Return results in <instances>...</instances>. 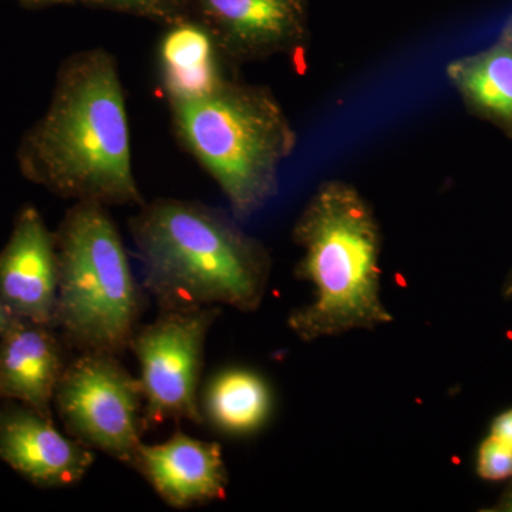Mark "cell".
Masks as SVG:
<instances>
[{
    "mask_svg": "<svg viewBox=\"0 0 512 512\" xmlns=\"http://www.w3.org/2000/svg\"><path fill=\"white\" fill-rule=\"evenodd\" d=\"M20 173L66 200L146 204L131 158L126 97L104 49L76 53L57 73L52 100L18 148Z\"/></svg>",
    "mask_w": 512,
    "mask_h": 512,
    "instance_id": "6da1fadb",
    "label": "cell"
},
{
    "mask_svg": "<svg viewBox=\"0 0 512 512\" xmlns=\"http://www.w3.org/2000/svg\"><path fill=\"white\" fill-rule=\"evenodd\" d=\"M128 227L160 311L224 305L251 313L264 302L271 256L225 212L160 198L141 205Z\"/></svg>",
    "mask_w": 512,
    "mask_h": 512,
    "instance_id": "7a4b0ae2",
    "label": "cell"
},
{
    "mask_svg": "<svg viewBox=\"0 0 512 512\" xmlns=\"http://www.w3.org/2000/svg\"><path fill=\"white\" fill-rule=\"evenodd\" d=\"M293 239L302 249L296 278L311 291L288 318L296 338L312 343L393 322L382 296V232L353 185H320L299 215Z\"/></svg>",
    "mask_w": 512,
    "mask_h": 512,
    "instance_id": "3957f363",
    "label": "cell"
},
{
    "mask_svg": "<svg viewBox=\"0 0 512 512\" xmlns=\"http://www.w3.org/2000/svg\"><path fill=\"white\" fill-rule=\"evenodd\" d=\"M178 136L245 220L278 192L296 133L274 94L227 80L200 99L170 101Z\"/></svg>",
    "mask_w": 512,
    "mask_h": 512,
    "instance_id": "277c9868",
    "label": "cell"
},
{
    "mask_svg": "<svg viewBox=\"0 0 512 512\" xmlns=\"http://www.w3.org/2000/svg\"><path fill=\"white\" fill-rule=\"evenodd\" d=\"M104 205L79 201L55 232V329L67 348L120 356L136 335L143 296Z\"/></svg>",
    "mask_w": 512,
    "mask_h": 512,
    "instance_id": "5b68a950",
    "label": "cell"
},
{
    "mask_svg": "<svg viewBox=\"0 0 512 512\" xmlns=\"http://www.w3.org/2000/svg\"><path fill=\"white\" fill-rule=\"evenodd\" d=\"M53 404L70 437L131 467L146 431L144 392L119 356L82 352L69 360Z\"/></svg>",
    "mask_w": 512,
    "mask_h": 512,
    "instance_id": "8992f818",
    "label": "cell"
},
{
    "mask_svg": "<svg viewBox=\"0 0 512 512\" xmlns=\"http://www.w3.org/2000/svg\"><path fill=\"white\" fill-rule=\"evenodd\" d=\"M221 306L160 311L138 328L130 350L140 363L144 429L168 420L204 423L200 383L205 342Z\"/></svg>",
    "mask_w": 512,
    "mask_h": 512,
    "instance_id": "52a82bcc",
    "label": "cell"
},
{
    "mask_svg": "<svg viewBox=\"0 0 512 512\" xmlns=\"http://www.w3.org/2000/svg\"><path fill=\"white\" fill-rule=\"evenodd\" d=\"M57 285L55 234L37 208L26 205L0 251V299L13 318L55 328Z\"/></svg>",
    "mask_w": 512,
    "mask_h": 512,
    "instance_id": "ba28073f",
    "label": "cell"
},
{
    "mask_svg": "<svg viewBox=\"0 0 512 512\" xmlns=\"http://www.w3.org/2000/svg\"><path fill=\"white\" fill-rule=\"evenodd\" d=\"M0 460L37 487L63 488L83 480L94 453L60 433L49 414L22 404L0 414Z\"/></svg>",
    "mask_w": 512,
    "mask_h": 512,
    "instance_id": "9c48e42d",
    "label": "cell"
},
{
    "mask_svg": "<svg viewBox=\"0 0 512 512\" xmlns=\"http://www.w3.org/2000/svg\"><path fill=\"white\" fill-rule=\"evenodd\" d=\"M131 467L168 507L177 510L214 503L227 495L228 470L220 444L194 439L183 431L164 443H141Z\"/></svg>",
    "mask_w": 512,
    "mask_h": 512,
    "instance_id": "30bf717a",
    "label": "cell"
},
{
    "mask_svg": "<svg viewBox=\"0 0 512 512\" xmlns=\"http://www.w3.org/2000/svg\"><path fill=\"white\" fill-rule=\"evenodd\" d=\"M222 52L259 59L296 49L306 37V0H198Z\"/></svg>",
    "mask_w": 512,
    "mask_h": 512,
    "instance_id": "8fae6325",
    "label": "cell"
},
{
    "mask_svg": "<svg viewBox=\"0 0 512 512\" xmlns=\"http://www.w3.org/2000/svg\"><path fill=\"white\" fill-rule=\"evenodd\" d=\"M66 343L52 326L13 319L0 335V396L52 414L67 363Z\"/></svg>",
    "mask_w": 512,
    "mask_h": 512,
    "instance_id": "7c38bea8",
    "label": "cell"
},
{
    "mask_svg": "<svg viewBox=\"0 0 512 512\" xmlns=\"http://www.w3.org/2000/svg\"><path fill=\"white\" fill-rule=\"evenodd\" d=\"M220 46L205 26L175 23L158 47V64L168 100L208 96L227 82Z\"/></svg>",
    "mask_w": 512,
    "mask_h": 512,
    "instance_id": "4fadbf2b",
    "label": "cell"
},
{
    "mask_svg": "<svg viewBox=\"0 0 512 512\" xmlns=\"http://www.w3.org/2000/svg\"><path fill=\"white\" fill-rule=\"evenodd\" d=\"M272 392L261 375L249 369L222 370L201 397L204 420L231 436H248L271 417Z\"/></svg>",
    "mask_w": 512,
    "mask_h": 512,
    "instance_id": "5bb4252c",
    "label": "cell"
},
{
    "mask_svg": "<svg viewBox=\"0 0 512 512\" xmlns=\"http://www.w3.org/2000/svg\"><path fill=\"white\" fill-rule=\"evenodd\" d=\"M447 74L471 106L512 128V43L456 60Z\"/></svg>",
    "mask_w": 512,
    "mask_h": 512,
    "instance_id": "9a60e30c",
    "label": "cell"
},
{
    "mask_svg": "<svg viewBox=\"0 0 512 512\" xmlns=\"http://www.w3.org/2000/svg\"><path fill=\"white\" fill-rule=\"evenodd\" d=\"M477 473L487 481L512 477V448L493 436L487 437L478 450Z\"/></svg>",
    "mask_w": 512,
    "mask_h": 512,
    "instance_id": "2e32d148",
    "label": "cell"
},
{
    "mask_svg": "<svg viewBox=\"0 0 512 512\" xmlns=\"http://www.w3.org/2000/svg\"><path fill=\"white\" fill-rule=\"evenodd\" d=\"M87 2L141 13L151 18L167 20L173 25L183 22V19L178 18L177 0H87Z\"/></svg>",
    "mask_w": 512,
    "mask_h": 512,
    "instance_id": "e0dca14e",
    "label": "cell"
},
{
    "mask_svg": "<svg viewBox=\"0 0 512 512\" xmlns=\"http://www.w3.org/2000/svg\"><path fill=\"white\" fill-rule=\"evenodd\" d=\"M490 436L512 448V409L501 413L491 424Z\"/></svg>",
    "mask_w": 512,
    "mask_h": 512,
    "instance_id": "ac0fdd59",
    "label": "cell"
},
{
    "mask_svg": "<svg viewBox=\"0 0 512 512\" xmlns=\"http://www.w3.org/2000/svg\"><path fill=\"white\" fill-rule=\"evenodd\" d=\"M13 316L10 315L6 306L3 305L2 299H0V335L5 332L6 329L9 328L10 323L13 322Z\"/></svg>",
    "mask_w": 512,
    "mask_h": 512,
    "instance_id": "d6986e66",
    "label": "cell"
},
{
    "mask_svg": "<svg viewBox=\"0 0 512 512\" xmlns=\"http://www.w3.org/2000/svg\"><path fill=\"white\" fill-rule=\"evenodd\" d=\"M20 2L30 3V5H46V3L63 2V0H20Z\"/></svg>",
    "mask_w": 512,
    "mask_h": 512,
    "instance_id": "ffe728a7",
    "label": "cell"
},
{
    "mask_svg": "<svg viewBox=\"0 0 512 512\" xmlns=\"http://www.w3.org/2000/svg\"><path fill=\"white\" fill-rule=\"evenodd\" d=\"M504 40L505 42L512 43V22L507 26V29H505Z\"/></svg>",
    "mask_w": 512,
    "mask_h": 512,
    "instance_id": "44dd1931",
    "label": "cell"
},
{
    "mask_svg": "<svg viewBox=\"0 0 512 512\" xmlns=\"http://www.w3.org/2000/svg\"><path fill=\"white\" fill-rule=\"evenodd\" d=\"M505 510L512 511V497L507 501V504H505Z\"/></svg>",
    "mask_w": 512,
    "mask_h": 512,
    "instance_id": "7402d4cb",
    "label": "cell"
},
{
    "mask_svg": "<svg viewBox=\"0 0 512 512\" xmlns=\"http://www.w3.org/2000/svg\"><path fill=\"white\" fill-rule=\"evenodd\" d=\"M0 397H2V396H0ZM0 414H2V410H0Z\"/></svg>",
    "mask_w": 512,
    "mask_h": 512,
    "instance_id": "603a6c76",
    "label": "cell"
}]
</instances>
